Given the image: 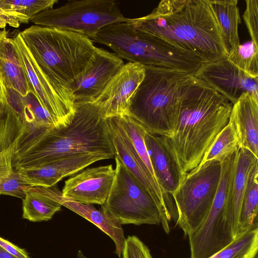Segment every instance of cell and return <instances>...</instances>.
Wrapping results in <instances>:
<instances>
[{"label":"cell","mask_w":258,"mask_h":258,"mask_svg":"<svg viewBox=\"0 0 258 258\" xmlns=\"http://www.w3.org/2000/svg\"><path fill=\"white\" fill-rule=\"evenodd\" d=\"M76 112L66 126L27 123L16 144L15 170L36 168L70 156L85 154L115 157L106 119L94 103H75Z\"/></svg>","instance_id":"obj_1"},{"label":"cell","mask_w":258,"mask_h":258,"mask_svg":"<svg viewBox=\"0 0 258 258\" xmlns=\"http://www.w3.org/2000/svg\"><path fill=\"white\" fill-rule=\"evenodd\" d=\"M232 105L194 75L186 77L180 88L174 132L166 137L184 173L200 163L215 138L228 123Z\"/></svg>","instance_id":"obj_2"},{"label":"cell","mask_w":258,"mask_h":258,"mask_svg":"<svg viewBox=\"0 0 258 258\" xmlns=\"http://www.w3.org/2000/svg\"><path fill=\"white\" fill-rule=\"evenodd\" d=\"M130 21L138 30L209 63L228 52L209 0H163L149 15Z\"/></svg>","instance_id":"obj_3"},{"label":"cell","mask_w":258,"mask_h":258,"mask_svg":"<svg viewBox=\"0 0 258 258\" xmlns=\"http://www.w3.org/2000/svg\"><path fill=\"white\" fill-rule=\"evenodd\" d=\"M19 34L47 80L58 90L73 94L93 56V41L79 33L35 25Z\"/></svg>","instance_id":"obj_4"},{"label":"cell","mask_w":258,"mask_h":258,"mask_svg":"<svg viewBox=\"0 0 258 258\" xmlns=\"http://www.w3.org/2000/svg\"><path fill=\"white\" fill-rule=\"evenodd\" d=\"M91 40L107 46L121 58L144 67L193 74L201 63L197 56L138 30L129 19L103 27Z\"/></svg>","instance_id":"obj_5"},{"label":"cell","mask_w":258,"mask_h":258,"mask_svg":"<svg viewBox=\"0 0 258 258\" xmlns=\"http://www.w3.org/2000/svg\"><path fill=\"white\" fill-rule=\"evenodd\" d=\"M144 67L145 76L131 101L128 115L148 133L169 138L176 121L180 86L190 74Z\"/></svg>","instance_id":"obj_6"},{"label":"cell","mask_w":258,"mask_h":258,"mask_svg":"<svg viewBox=\"0 0 258 258\" xmlns=\"http://www.w3.org/2000/svg\"><path fill=\"white\" fill-rule=\"evenodd\" d=\"M115 178L105 203L103 212L121 225H161L170 232L171 216L156 202L116 157Z\"/></svg>","instance_id":"obj_7"},{"label":"cell","mask_w":258,"mask_h":258,"mask_svg":"<svg viewBox=\"0 0 258 258\" xmlns=\"http://www.w3.org/2000/svg\"><path fill=\"white\" fill-rule=\"evenodd\" d=\"M221 169L218 161L198 166L186 173L171 194L177 214L176 225L185 236L194 233L208 215L218 189Z\"/></svg>","instance_id":"obj_8"},{"label":"cell","mask_w":258,"mask_h":258,"mask_svg":"<svg viewBox=\"0 0 258 258\" xmlns=\"http://www.w3.org/2000/svg\"><path fill=\"white\" fill-rule=\"evenodd\" d=\"M127 19L114 1L81 0L69 1L58 8L41 12L29 21L35 25L79 33L91 40L103 27Z\"/></svg>","instance_id":"obj_9"},{"label":"cell","mask_w":258,"mask_h":258,"mask_svg":"<svg viewBox=\"0 0 258 258\" xmlns=\"http://www.w3.org/2000/svg\"><path fill=\"white\" fill-rule=\"evenodd\" d=\"M221 168L220 181L210 211L200 227L188 236L190 258H209L234 239L224 214L231 165L223 163Z\"/></svg>","instance_id":"obj_10"},{"label":"cell","mask_w":258,"mask_h":258,"mask_svg":"<svg viewBox=\"0 0 258 258\" xmlns=\"http://www.w3.org/2000/svg\"><path fill=\"white\" fill-rule=\"evenodd\" d=\"M13 40L32 92L60 127L67 126L72 120L76 112L73 95L58 90L47 80L30 55L19 33Z\"/></svg>","instance_id":"obj_11"},{"label":"cell","mask_w":258,"mask_h":258,"mask_svg":"<svg viewBox=\"0 0 258 258\" xmlns=\"http://www.w3.org/2000/svg\"><path fill=\"white\" fill-rule=\"evenodd\" d=\"M145 76L143 65L124 63L92 103L105 119L128 115L131 101Z\"/></svg>","instance_id":"obj_12"},{"label":"cell","mask_w":258,"mask_h":258,"mask_svg":"<svg viewBox=\"0 0 258 258\" xmlns=\"http://www.w3.org/2000/svg\"><path fill=\"white\" fill-rule=\"evenodd\" d=\"M116 157L156 202L171 217L166 196L140 157L118 116L106 119Z\"/></svg>","instance_id":"obj_13"},{"label":"cell","mask_w":258,"mask_h":258,"mask_svg":"<svg viewBox=\"0 0 258 258\" xmlns=\"http://www.w3.org/2000/svg\"><path fill=\"white\" fill-rule=\"evenodd\" d=\"M225 97L232 104L245 93L258 98V78H253L227 58L203 63L194 75Z\"/></svg>","instance_id":"obj_14"},{"label":"cell","mask_w":258,"mask_h":258,"mask_svg":"<svg viewBox=\"0 0 258 258\" xmlns=\"http://www.w3.org/2000/svg\"><path fill=\"white\" fill-rule=\"evenodd\" d=\"M115 176L111 164L88 168L71 176L64 182V197L86 204L103 205Z\"/></svg>","instance_id":"obj_15"},{"label":"cell","mask_w":258,"mask_h":258,"mask_svg":"<svg viewBox=\"0 0 258 258\" xmlns=\"http://www.w3.org/2000/svg\"><path fill=\"white\" fill-rule=\"evenodd\" d=\"M124 64L115 53L95 47L85 72L73 91L75 103L93 102Z\"/></svg>","instance_id":"obj_16"},{"label":"cell","mask_w":258,"mask_h":258,"mask_svg":"<svg viewBox=\"0 0 258 258\" xmlns=\"http://www.w3.org/2000/svg\"><path fill=\"white\" fill-rule=\"evenodd\" d=\"M109 159H111L110 157L105 155L85 154L70 156L36 168L16 171L28 184L50 187L97 161Z\"/></svg>","instance_id":"obj_17"},{"label":"cell","mask_w":258,"mask_h":258,"mask_svg":"<svg viewBox=\"0 0 258 258\" xmlns=\"http://www.w3.org/2000/svg\"><path fill=\"white\" fill-rule=\"evenodd\" d=\"M145 142L158 185L166 197L177 188L186 173L182 171L166 137L147 131Z\"/></svg>","instance_id":"obj_18"},{"label":"cell","mask_w":258,"mask_h":258,"mask_svg":"<svg viewBox=\"0 0 258 258\" xmlns=\"http://www.w3.org/2000/svg\"><path fill=\"white\" fill-rule=\"evenodd\" d=\"M258 159L250 151L238 148L232 164L225 207L226 223L234 238L238 231L240 211L248 172Z\"/></svg>","instance_id":"obj_19"},{"label":"cell","mask_w":258,"mask_h":258,"mask_svg":"<svg viewBox=\"0 0 258 258\" xmlns=\"http://www.w3.org/2000/svg\"><path fill=\"white\" fill-rule=\"evenodd\" d=\"M229 122L234 130L238 148L246 149L257 157L258 98L243 93L233 104Z\"/></svg>","instance_id":"obj_20"},{"label":"cell","mask_w":258,"mask_h":258,"mask_svg":"<svg viewBox=\"0 0 258 258\" xmlns=\"http://www.w3.org/2000/svg\"><path fill=\"white\" fill-rule=\"evenodd\" d=\"M62 195L55 185H32L25 191L22 199V217L31 222L50 220L61 209Z\"/></svg>","instance_id":"obj_21"},{"label":"cell","mask_w":258,"mask_h":258,"mask_svg":"<svg viewBox=\"0 0 258 258\" xmlns=\"http://www.w3.org/2000/svg\"><path fill=\"white\" fill-rule=\"evenodd\" d=\"M0 75L6 88L15 91L23 97L32 92L13 38L8 37L5 28L0 31Z\"/></svg>","instance_id":"obj_22"},{"label":"cell","mask_w":258,"mask_h":258,"mask_svg":"<svg viewBox=\"0 0 258 258\" xmlns=\"http://www.w3.org/2000/svg\"><path fill=\"white\" fill-rule=\"evenodd\" d=\"M61 205L87 219L108 235L114 241V252L121 258L126 238L121 225L102 210H97L93 204L79 203L64 197L60 199Z\"/></svg>","instance_id":"obj_23"},{"label":"cell","mask_w":258,"mask_h":258,"mask_svg":"<svg viewBox=\"0 0 258 258\" xmlns=\"http://www.w3.org/2000/svg\"><path fill=\"white\" fill-rule=\"evenodd\" d=\"M228 52L240 44L238 26L241 23L237 0H209Z\"/></svg>","instance_id":"obj_24"},{"label":"cell","mask_w":258,"mask_h":258,"mask_svg":"<svg viewBox=\"0 0 258 258\" xmlns=\"http://www.w3.org/2000/svg\"><path fill=\"white\" fill-rule=\"evenodd\" d=\"M6 89L8 102L23 116L28 124L60 127L57 120L40 105L34 94L23 97L15 91Z\"/></svg>","instance_id":"obj_25"},{"label":"cell","mask_w":258,"mask_h":258,"mask_svg":"<svg viewBox=\"0 0 258 258\" xmlns=\"http://www.w3.org/2000/svg\"><path fill=\"white\" fill-rule=\"evenodd\" d=\"M257 176L258 159L254 161L247 175L240 211L237 235L252 227L258 226Z\"/></svg>","instance_id":"obj_26"},{"label":"cell","mask_w":258,"mask_h":258,"mask_svg":"<svg viewBox=\"0 0 258 258\" xmlns=\"http://www.w3.org/2000/svg\"><path fill=\"white\" fill-rule=\"evenodd\" d=\"M26 125L23 116L8 102L6 96L0 103V153L17 142Z\"/></svg>","instance_id":"obj_27"},{"label":"cell","mask_w":258,"mask_h":258,"mask_svg":"<svg viewBox=\"0 0 258 258\" xmlns=\"http://www.w3.org/2000/svg\"><path fill=\"white\" fill-rule=\"evenodd\" d=\"M16 143L0 153V196L7 195L21 198L32 185L26 183L13 167V158Z\"/></svg>","instance_id":"obj_28"},{"label":"cell","mask_w":258,"mask_h":258,"mask_svg":"<svg viewBox=\"0 0 258 258\" xmlns=\"http://www.w3.org/2000/svg\"><path fill=\"white\" fill-rule=\"evenodd\" d=\"M258 250V226L237 235L227 245L209 258H255Z\"/></svg>","instance_id":"obj_29"},{"label":"cell","mask_w":258,"mask_h":258,"mask_svg":"<svg viewBox=\"0 0 258 258\" xmlns=\"http://www.w3.org/2000/svg\"><path fill=\"white\" fill-rule=\"evenodd\" d=\"M238 148V143L234 130L228 121L215 138L198 166L212 161L220 162L234 153Z\"/></svg>","instance_id":"obj_30"},{"label":"cell","mask_w":258,"mask_h":258,"mask_svg":"<svg viewBox=\"0 0 258 258\" xmlns=\"http://www.w3.org/2000/svg\"><path fill=\"white\" fill-rule=\"evenodd\" d=\"M57 3L58 0H0V8L17 18L20 23L27 24L31 18L52 9Z\"/></svg>","instance_id":"obj_31"},{"label":"cell","mask_w":258,"mask_h":258,"mask_svg":"<svg viewBox=\"0 0 258 258\" xmlns=\"http://www.w3.org/2000/svg\"><path fill=\"white\" fill-rule=\"evenodd\" d=\"M227 59L253 78H258V46L252 41L237 44L228 52Z\"/></svg>","instance_id":"obj_32"},{"label":"cell","mask_w":258,"mask_h":258,"mask_svg":"<svg viewBox=\"0 0 258 258\" xmlns=\"http://www.w3.org/2000/svg\"><path fill=\"white\" fill-rule=\"evenodd\" d=\"M243 18L252 41L258 46V0H246Z\"/></svg>","instance_id":"obj_33"},{"label":"cell","mask_w":258,"mask_h":258,"mask_svg":"<svg viewBox=\"0 0 258 258\" xmlns=\"http://www.w3.org/2000/svg\"><path fill=\"white\" fill-rule=\"evenodd\" d=\"M122 256V258H152L148 246L135 235L126 238Z\"/></svg>","instance_id":"obj_34"},{"label":"cell","mask_w":258,"mask_h":258,"mask_svg":"<svg viewBox=\"0 0 258 258\" xmlns=\"http://www.w3.org/2000/svg\"><path fill=\"white\" fill-rule=\"evenodd\" d=\"M0 246L17 258H29L26 251L0 237Z\"/></svg>","instance_id":"obj_35"},{"label":"cell","mask_w":258,"mask_h":258,"mask_svg":"<svg viewBox=\"0 0 258 258\" xmlns=\"http://www.w3.org/2000/svg\"><path fill=\"white\" fill-rule=\"evenodd\" d=\"M20 23L16 17L8 14L0 8V28L5 29L7 25L18 28Z\"/></svg>","instance_id":"obj_36"},{"label":"cell","mask_w":258,"mask_h":258,"mask_svg":"<svg viewBox=\"0 0 258 258\" xmlns=\"http://www.w3.org/2000/svg\"><path fill=\"white\" fill-rule=\"evenodd\" d=\"M6 96V89L0 75V103Z\"/></svg>","instance_id":"obj_37"},{"label":"cell","mask_w":258,"mask_h":258,"mask_svg":"<svg viewBox=\"0 0 258 258\" xmlns=\"http://www.w3.org/2000/svg\"><path fill=\"white\" fill-rule=\"evenodd\" d=\"M0 258H17L0 246Z\"/></svg>","instance_id":"obj_38"},{"label":"cell","mask_w":258,"mask_h":258,"mask_svg":"<svg viewBox=\"0 0 258 258\" xmlns=\"http://www.w3.org/2000/svg\"><path fill=\"white\" fill-rule=\"evenodd\" d=\"M77 258H86L85 256L81 250H78Z\"/></svg>","instance_id":"obj_39"}]
</instances>
